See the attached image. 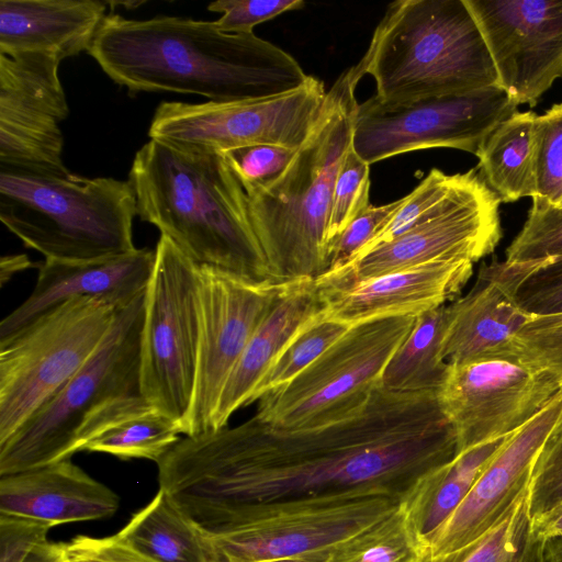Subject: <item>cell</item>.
I'll return each instance as SVG.
<instances>
[{
	"label": "cell",
	"mask_w": 562,
	"mask_h": 562,
	"mask_svg": "<svg viewBox=\"0 0 562 562\" xmlns=\"http://www.w3.org/2000/svg\"><path fill=\"white\" fill-rule=\"evenodd\" d=\"M32 266L30 259L25 255L4 256L1 258V284L10 279L14 273L27 269Z\"/></svg>",
	"instance_id": "48"
},
{
	"label": "cell",
	"mask_w": 562,
	"mask_h": 562,
	"mask_svg": "<svg viewBox=\"0 0 562 562\" xmlns=\"http://www.w3.org/2000/svg\"><path fill=\"white\" fill-rule=\"evenodd\" d=\"M324 308L316 281L285 283L232 370L212 419V430L227 426L231 416L249 405L269 367L291 338Z\"/></svg>",
	"instance_id": "25"
},
{
	"label": "cell",
	"mask_w": 562,
	"mask_h": 562,
	"mask_svg": "<svg viewBox=\"0 0 562 562\" xmlns=\"http://www.w3.org/2000/svg\"><path fill=\"white\" fill-rule=\"evenodd\" d=\"M562 257V207L538 195L527 220L506 249L507 262L540 261Z\"/></svg>",
	"instance_id": "35"
},
{
	"label": "cell",
	"mask_w": 562,
	"mask_h": 562,
	"mask_svg": "<svg viewBox=\"0 0 562 562\" xmlns=\"http://www.w3.org/2000/svg\"><path fill=\"white\" fill-rule=\"evenodd\" d=\"M407 501L381 485L238 508L202 535L209 562H323Z\"/></svg>",
	"instance_id": "7"
},
{
	"label": "cell",
	"mask_w": 562,
	"mask_h": 562,
	"mask_svg": "<svg viewBox=\"0 0 562 562\" xmlns=\"http://www.w3.org/2000/svg\"><path fill=\"white\" fill-rule=\"evenodd\" d=\"M562 505V428L540 452L529 484V510L536 519Z\"/></svg>",
	"instance_id": "41"
},
{
	"label": "cell",
	"mask_w": 562,
	"mask_h": 562,
	"mask_svg": "<svg viewBox=\"0 0 562 562\" xmlns=\"http://www.w3.org/2000/svg\"><path fill=\"white\" fill-rule=\"evenodd\" d=\"M424 539L408 503L331 551L323 562H420Z\"/></svg>",
	"instance_id": "31"
},
{
	"label": "cell",
	"mask_w": 562,
	"mask_h": 562,
	"mask_svg": "<svg viewBox=\"0 0 562 562\" xmlns=\"http://www.w3.org/2000/svg\"><path fill=\"white\" fill-rule=\"evenodd\" d=\"M52 55L0 54V165L56 175L63 160L60 123L69 106Z\"/></svg>",
	"instance_id": "17"
},
{
	"label": "cell",
	"mask_w": 562,
	"mask_h": 562,
	"mask_svg": "<svg viewBox=\"0 0 562 562\" xmlns=\"http://www.w3.org/2000/svg\"><path fill=\"white\" fill-rule=\"evenodd\" d=\"M116 310L101 297L76 296L0 342V443L90 359Z\"/></svg>",
	"instance_id": "10"
},
{
	"label": "cell",
	"mask_w": 562,
	"mask_h": 562,
	"mask_svg": "<svg viewBox=\"0 0 562 562\" xmlns=\"http://www.w3.org/2000/svg\"><path fill=\"white\" fill-rule=\"evenodd\" d=\"M369 191L370 165L362 160L350 145L333 189L327 228L328 257L337 237L370 205Z\"/></svg>",
	"instance_id": "36"
},
{
	"label": "cell",
	"mask_w": 562,
	"mask_h": 562,
	"mask_svg": "<svg viewBox=\"0 0 562 562\" xmlns=\"http://www.w3.org/2000/svg\"><path fill=\"white\" fill-rule=\"evenodd\" d=\"M525 270L526 262L494 260L483 265L474 286L449 304L441 342V356L448 364L513 347L514 338L532 316L517 300Z\"/></svg>",
	"instance_id": "22"
},
{
	"label": "cell",
	"mask_w": 562,
	"mask_h": 562,
	"mask_svg": "<svg viewBox=\"0 0 562 562\" xmlns=\"http://www.w3.org/2000/svg\"><path fill=\"white\" fill-rule=\"evenodd\" d=\"M350 327L351 325L325 316L321 311L291 338L277 356L254 390L249 404L291 382Z\"/></svg>",
	"instance_id": "33"
},
{
	"label": "cell",
	"mask_w": 562,
	"mask_h": 562,
	"mask_svg": "<svg viewBox=\"0 0 562 562\" xmlns=\"http://www.w3.org/2000/svg\"><path fill=\"white\" fill-rule=\"evenodd\" d=\"M403 202L404 198H401L380 206L369 205L357 216L334 241L329 250L328 267L325 273L347 266L397 212Z\"/></svg>",
	"instance_id": "42"
},
{
	"label": "cell",
	"mask_w": 562,
	"mask_h": 562,
	"mask_svg": "<svg viewBox=\"0 0 562 562\" xmlns=\"http://www.w3.org/2000/svg\"><path fill=\"white\" fill-rule=\"evenodd\" d=\"M120 498L70 459L0 476V514L47 522L109 518Z\"/></svg>",
	"instance_id": "23"
},
{
	"label": "cell",
	"mask_w": 562,
	"mask_h": 562,
	"mask_svg": "<svg viewBox=\"0 0 562 562\" xmlns=\"http://www.w3.org/2000/svg\"><path fill=\"white\" fill-rule=\"evenodd\" d=\"M180 434L172 419L139 394L101 413L87 430L82 451L157 463L180 440Z\"/></svg>",
	"instance_id": "26"
},
{
	"label": "cell",
	"mask_w": 562,
	"mask_h": 562,
	"mask_svg": "<svg viewBox=\"0 0 562 562\" xmlns=\"http://www.w3.org/2000/svg\"><path fill=\"white\" fill-rule=\"evenodd\" d=\"M145 293L116 310L90 359L0 443V476L70 459L82 451L87 430L101 413L140 394Z\"/></svg>",
	"instance_id": "8"
},
{
	"label": "cell",
	"mask_w": 562,
	"mask_h": 562,
	"mask_svg": "<svg viewBox=\"0 0 562 562\" xmlns=\"http://www.w3.org/2000/svg\"><path fill=\"white\" fill-rule=\"evenodd\" d=\"M304 7L302 0H218L210 3L207 10L222 13L214 21L225 33H254V27L276 16Z\"/></svg>",
	"instance_id": "43"
},
{
	"label": "cell",
	"mask_w": 562,
	"mask_h": 562,
	"mask_svg": "<svg viewBox=\"0 0 562 562\" xmlns=\"http://www.w3.org/2000/svg\"><path fill=\"white\" fill-rule=\"evenodd\" d=\"M269 562H310V561L295 560V559H283V560H273V561H269Z\"/></svg>",
	"instance_id": "50"
},
{
	"label": "cell",
	"mask_w": 562,
	"mask_h": 562,
	"mask_svg": "<svg viewBox=\"0 0 562 562\" xmlns=\"http://www.w3.org/2000/svg\"><path fill=\"white\" fill-rule=\"evenodd\" d=\"M52 525L0 514V562H24L33 549L46 541Z\"/></svg>",
	"instance_id": "44"
},
{
	"label": "cell",
	"mask_w": 562,
	"mask_h": 562,
	"mask_svg": "<svg viewBox=\"0 0 562 562\" xmlns=\"http://www.w3.org/2000/svg\"><path fill=\"white\" fill-rule=\"evenodd\" d=\"M554 205L559 206V207H562V195L560 196V199L554 203Z\"/></svg>",
	"instance_id": "51"
},
{
	"label": "cell",
	"mask_w": 562,
	"mask_h": 562,
	"mask_svg": "<svg viewBox=\"0 0 562 562\" xmlns=\"http://www.w3.org/2000/svg\"><path fill=\"white\" fill-rule=\"evenodd\" d=\"M449 304L416 316L415 324L387 362L381 386L395 393H437L447 373L441 342Z\"/></svg>",
	"instance_id": "29"
},
{
	"label": "cell",
	"mask_w": 562,
	"mask_h": 562,
	"mask_svg": "<svg viewBox=\"0 0 562 562\" xmlns=\"http://www.w3.org/2000/svg\"><path fill=\"white\" fill-rule=\"evenodd\" d=\"M502 201L481 177L477 167L422 223L375 247L344 268L317 278L319 290H333L437 260L475 262L492 254L502 238Z\"/></svg>",
	"instance_id": "13"
},
{
	"label": "cell",
	"mask_w": 562,
	"mask_h": 562,
	"mask_svg": "<svg viewBox=\"0 0 562 562\" xmlns=\"http://www.w3.org/2000/svg\"><path fill=\"white\" fill-rule=\"evenodd\" d=\"M115 536L153 562H209L201 532L161 488Z\"/></svg>",
	"instance_id": "28"
},
{
	"label": "cell",
	"mask_w": 562,
	"mask_h": 562,
	"mask_svg": "<svg viewBox=\"0 0 562 562\" xmlns=\"http://www.w3.org/2000/svg\"><path fill=\"white\" fill-rule=\"evenodd\" d=\"M375 81L380 100L403 103L499 86L481 30L464 0L389 4L368 49L351 66Z\"/></svg>",
	"instance_id": "5"
},
{
	"label": "cell",
	"mask_w": 562,
	"mask_h": 562,
	"mask_svg": "<svg viewBox=\"0 0 562 562\" xmlns=\"http://www.w3.org/2000/svg\"><path fill=\"white\" fill-rule=\"evenodd\" d=\"M105 7L98 0H1L0 54L41 53L63 61L88 53Z\"/></svg>",
	"instance_id": "24"
},
{
	"label": "cell",
	"mask_w": 562,
	"mask_h": 562,
	"mask_svg": "<svg viewBox=\"0 0 562 562\" xmlns=\"http://www.w3.org/2000/svg\"><path fill=\"white\" fill-rule=\"evenodd\" d=\"M532 526L536 532L546 541L562 538V505L532 519Z\"/></svg>",
	"instance_id": "46"
},
{
	"label": "cell",
	"mask_w": 562,
	"mask_h": 562,
	"mask_svg": "<svg viewBox=\"0 0 562 562\" xmlns=\"http://www.w3.org/2000/svg\"><path fill=\"white\" fill-rule=\"evenodd\" d=\"M130 92L196 94L213 102L262 99L310 78L285 50L255 33H225L214 21L108 14L88 52Z\"/></svg>",
	"instance_id": "2"
},
{
	"label": "cell",
	"mask_w": 562,
	"mask_h": 562,
	"mask_svg": "<svg viewBox=\"0 0 562 562\" xmlns=\"http://www.w3.org/2000/svg\"><path fill=\"white\" fill-rule=\"evenodd\" d=\"M544 558L546 562H562V538L547 540Z\"/></svg>",
	"instance_id": "49"
},
{
	"label": "cell",
	"mask_w": 562,
	"mask_h": 562,
	"mask_svg": "<svg viewBox=\"0 0 562 562\" xmlns=\"http://www.w3.org/2000/svg\"><path fill=\"white\" fill-rule=\"evenodd\" d=\"M464 175L465 172L448 175L437 168L431 169L426 178L404 196V202L397 212L350 262L375 247L395 239L430 216L458 189Z\"/></svg>",
	"instance_id": "34"
},
{
	"label": "cell",
	"mask_w": 562,
	"mask_h": 562,
	"mask_svg": "<svg viewBox=\"0 0 562 562\" xmlns=\"http://www.w3.org/2000/svg\"><path fill=\"white\" fill-rule=\"evenodd\" d=\"M416 316L352 325L288 384L262 395L255 416L279 429L330 424L360 411L381 385L383 371Z\"/></svg>",
	"instance_id": "9"
},
{
	"label": "cell",
	"mask_w": 562,
	"mask_h": 562,
	"mask_svg": "<svg viewBox=\"0 0 562 562\" xmlns=\"http://www.w3.org/2000/svg\"><path fill=\"white\" fill-rule=\"evenodd\" d=\"M537 195L554 204L562 195V103L537 116Z\"/></svg>",
	"instance_id": "38"
},
{
	"label": "cell",
	"mask_w": 562,
	"mask_h": 562,
	"mask_svg": "<svg viewBox=\"0 0 562 562\" xmlns=\"http://www.w3.org/2000/svg\"><path fill=\"white\" fill-rule=\"evenodd\" d=\"M510 435L459 452L429 477L423 492L411 501L423 537L459 506Z\"/></svg>",
	"instance_id": "30"
},
{
	"label": "cell",
	"mask_w": 562,
	"mask_h": 562,
	"mask_svg": "<svg viewBox=\"0 0 562 562\" xmlns=\"http://www.w3.org/2000/svg\"><path fill=\"white\" fill-rule=\"evenodd\" d=\"M128 181L140 220L192 262L269 280L248 195L223 153L150 139L136 153Z\"/></svg>",
	"instance_id": "3"
},
{
	"label": "cell",
	"mask_w": 562,
	"mask_h": 562,
	"mask_svg": "<svg viewBox=\"0 0 562 562\" xmlns=\"http://www.w3.org/2000/svg\"><path fill=\"white\" fill-rule=\"evenodd\" d=\"M70 562H153L122 542L115 535L77 536L65 543Z\"/></svg>",
	"instance_id": "45"
},
{
	"label": "cell",
	"mask_w": 562,
	"mask_h": 562,
	"mask_svg": "<svg viewBox=\"0 0 562 562\" xmlns=\"http://www.w3.org/2000/svg\"><path fill=\"white\" fill-rule=\"evenodd\" d=\"M485 40L498 85L535 106L562 78V0H464Z\"/></svg>",
	"instance_id": "19"
},
{
	"label": "cell",
	"mask_w": 562,
	"mask_h": 562,
	"mask_svg": "<svg viewBox=\"0 0 562 562\" xmlns=\"http://www.w3.org/2000/svg\"><path fill=\"white\" fill-rule=\"evenodd\" d=\"M24 562H70L65 543L44 541L37 544Z\"/></svg>",
	"instance_id": "47"
},
{
	"label": "cell",
	"mask_w": 562,
	"mask_h": 562,
	"mask_svg": "<svg viewBox=\"0 0 562 562\" xmlns=\"http://www.w3.org/2000/svg\"><path fill=\"white\" fill-rule=\"evenodd\" d=\"M561 390L554 375L528 363L512 347L448 364L437 398L459 453L513 434Z\"/></svg>",
	"instance_id": "14"
},
{
	"label": "cell",
	"mask_w": 562,
	"mask_h": 562,
	"mask_svg": "<svg viewBox=\"0 0 562 562\" xmlns=\"http://www.w3.org/2000/svg\"><path fill=\"white\" fill-rule=\"evenodd\" d=\"M537 116L517 111L488 135L476 156L481 177L502 202L537 195Z\"/></svg>",
	"instance_id": "27"
},
{
	"label": "cell",
	"mask_w": 562,
	"mask_h": 562,
	"mask_svg": "<svg viewBox=\"0 0 562 562\" xmlns=\"http://www.w3.org/2000/svg\"><path fill=\"white\" fill-rule=\"evenodd\" d=\"M358 81L350 68L328 92L305 142L268 189L248 194L269 280H316L328 267L327 228L337 172L352 139Z\"/></svg>",
	"instance_id": "4"
},
{
	"label": "cell",
	"mask_w": 562,
	"mask_h": 562,
	"mask_svg": "<svg viewBox=\"0 0 562 562\" xmlns=\"http://www.w3.org/2000/svg\"><path fill=\"white\" fill-rule=\"evenodd\" d=\"M546 542L533 529L527 486L480 540L441 562H546Z\"/></svg>",
	"instance_id": "32"
},
{
	"label": "cell",
	"mask_w": 562,
	"mask_h": 562,
	"mask_svg": "<svg viewBox=\"0 0 562 562\" xmlns=\"http://www.w3.org/2000/svg\"><path fill=\"white\" fill-rule=\"evenodd\" d=\"M561 428H562V425H561Z\"/></svg>",
	"instance_id": "52"
},
{
	"label": "cell",
	"mask_w": 562,
	"mask_h": 562,
	"mask_svg": "<svg viewBox=\"0 0 562 562\" xmlns=\"http://www.w3.org/2000/svg\"><path fill=\"white\" fill-rule=\"evenodd\" d=\"M296 151L279 145L256 144L223 155L248 195L271 187L289 168Z\"/></svg>",
	"instance_id": "37"
},
{
	"label": "cell",
	"mask_w": 562,
	"mask_h": 562,
	"mask_svg": "<svg viewBox=\"0 0 562 562\" xmlns=\"http://www.w3.org/2000/svg\"><path fill=\"white\" fill-rule=\"evenodd\" d=\"M199 349L196 381L186 436L212 430L223 387L249 339L284 284L252 281L198 266Z\"/></svg>",
	"instance_id": "16"
},
{
	"label": "cell",
	"mask_w": 562,
	"mask_h": 562,
	"mask_svg": "<svg viewBox=\"0 0 562 562\" xmlns=\"http://www.w3.org/2000/svg\"><path fill=\"white\" fill-rule=\"evenodd\" d=\"M458 453L437 393L381 385L357 413L285 430L255 415L180 439L158 462L159 488L201 533L244 506L381 485L412 499Z\"/></svg>",
	"instance_id": "1"
},
{
	"label": "cell",
	"mask_w": 562,
	"mask_h": 562,
	"mask_svg": "<svg viewBox=\"0 0 562 562\" xmlns=\"http://www.w3.org/2000/svg\"><path fill=\"white\" fill-rule=\"evenodd\" d=\"M136 196L128 180L0 165V221L45 259L82 261L130 252Z\"/></svg>",
	"instance_id": "6"
},
{
	"label": "cell",
	"mask_w": 562,
	"mask_h": 562,
	"mask_svg": "<svg viewBox=\"0 0 562 562\" xmlns=\"http://www.w3.org/2000/svg\"><path fill=\"white\" fill-rule=\"evenodd\" d=\"M154 263L155 250L147 248L93 260L45 259L30 296L1 321L0 342L76 296L101 297L116 308L130 304L146 291Z\"/></svg>",
	"instance_id": "20"
},
{
	"label": "cell",
	"mask_w": 562,
	"mask_h": 562,
	"mask_svg": "<svg viewBox=\"0 0 562 562\" xmlns=\"http://www.w3.org/2000/svg\"><path fill=\"white\" fill-rule=\"evenodd\" d=\"M472 273L471 261L437 260L318 291L324 315L352 326L381 317L418 316L446 305Z\"/></svg>",
	"instance_id": "21"
},
{
	"label": "cell",
	"mask_w": 562,
	"mask_h": 562,
	"mask_svg": "<svg viewBox=\"0 0 562 562\" xmlns=\"http://www.w3.org/2000/svg\"><path fill=\"white\" fill-rule=\"evenodd\" d=\"M199 333L196 265L160 235L145 293L139 392L184 435L196 381Z\"/></svg>",
	"instance_id": "11"
},
{
	"label": "cell",
	"mask_w": 562,
	"mask_h": 562,
	"mask_svg": "<svg viewBox=\"0 0 562 562\" xmlns=\"http://www.w3.org/2000/svg\"><path fill=\"white\" fill-rule=\"evenodd\" d=\"M518 106L501 86L403 103L372 95L357 106L351 146L369 165L437 147L477 156L488 135Z\"/></svg>",
	"instance_id": "12"
},
{
	"label": "cell",
	"mask_w": 562,
	"mask_h": 562,
	"mask_svg": "<svg viewBox=\"0 0 562 562\" xmlns=\"http://www.w3.org/2000/svg\"><path fill=\"white\" fill-rule=\"evenodd\" d=\"M325 95L323 81L310 76L299 89L262 99L165 101L154 113L148 136L221 153L256 144L297 149L315 124Z\"/></svg>",
	"instance_id": "15"
},
{
	"label": "cell",
	"mask_w": 562,
	"mask_h": 562,
	"mask_svg": "<svg viewBox=\"0 0 562 562\" xmlns=\"http://www.w3.org/2000/svg\"><path fill=\"white\" fill-rule=\"evenodd\" d=\"M513 347L528 363L562 383V313L532 315L514 338Z\"/></svg>",
	"instance_id": "39"
},
{
	"label": "cell",
	"mask_w": 562,
	"mask_h": 562,
	"mask_svg": "<svg viewBox=\"0 0 562 562\" xmlns=\"http://www.w3.org/2000/svg\"><path fill=\"white\" fill-rule=\"evenodd\" d=\"M517 300L531 315L562 313V257L527 261Z\"/></svg>",
	"instance_id": "40"
},
{
	"label": "cell",
	"mask_w": 562,
	"mask_h": 562,
	"mask_svg": "<svg viewBox=\"0 0 562 562\" xmlns=\"http://www.w3.org/2000/svg\"><path fill=\"white\" fill-rule=\"evenodd\" d=\"M562 425V390L514 431L459 506L423 537L420 562H441L480 540L529 486L546 442Z\"/></svg>",
	"instance_id": "18"
}]
</instances>
